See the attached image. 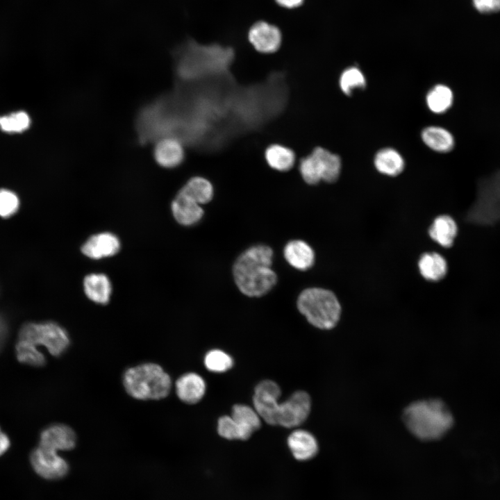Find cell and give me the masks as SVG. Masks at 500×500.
Returning a JSON list of instances; mask_svg holds the SVG:
<instances>
[{
  "label": "cell",
  "mask_w": 500,
  "mask_h": 500,
  "mask_svg": "<svg viewBox=\"0 0 500 500\" xmlns=\"http://www.w3.org/2000/svg\"><path fill=\"white\" fill-rule=\"evenodd\" d=\"M272 249L266 245L249 247L235 260L233 274L242 293L250 297L266 294L276 285L277 276L272 269Z\"/></svg>",
  "instance_id": "1"
},
{
  "label": "cell",
  "mask_w": 500,
  "mask_h": 500,
  "mask_svg": "<svg viewBox=\"0 0 500 500\" xmlns=\"http://www.w3.org/2000/svg\"><path fill=\"white\" fill-rule=\"evenodd\" d=\"M175 57L178 75L189 81L226 72L233 51L219 44L202 45L190 40L176 50Z\"/></svg>",
  "instance_id": "2"
},
{
  "label": "cell",
  "mask_w": 500,
  "mask_h": 500,
  "mask_svg": "<svg viewBox=\"0 0 500 500\" xmlns=\"http://www.w3.org/2000/svg\"><path fill=\"white\" fill-rule=\"evenodd\" d=\"M402 417L409 431L424 441L440 439L453 424L451 411L438 399L412 402L405 408Z\"/></svg>",
  "instance_id": "3"
},
{
  "label": "cell",
  "mask_w": 500,
  "mask_h": 500,
  "mask_svg": "<svg viewBox=\"0 0 500 500\" xmlns=\"http://www.w3.org/2000/svg\"><path fill=\"white\" fill-rule=\"evenodd\" d=\"M123 385L126 392L139 400H158L170 392L169 375L158 364L142 363L128 368L123 374Z\"/></svg>",
  "instance_id": "4"
},
{
  "label": "cell",
  "mask_w": 500,
  "mask_h": 500,
  "mask_svg": "<svg viewBox=\"0 0 500 500\" xmlns=\"http://www.w3.org/2000/svg\"><path fill=\"white\" fill-rule=\"evenodd\" d=\"M299 311L316 328L328 330L338 323L341 306L335 294L321 288L303 290L297 302Z\"/></svg>",
  "instance_id": "5"
},
{
  "label": "cell",
  "mask_w": 500,
  "mask_h": 500,
  "mask_svg": "<svg viewBox=\"0 0 500 500\" xmlns=\"http://www.w3.org/2000/svg\"><path fill=\"white\" fill-rule=\"evenodd\" d=\"M19 337V340L45 347L53 356L62 355L70 344L66 330L53 322L26 323L20 329Z\"/></svg>",
  "instance_id": "6"
},
{
  "label": "cell",
  "mask_w": 500,
  "mask_h": 500,
  "mask_svg": "<svg viewBox=\"0 0 500 500\" xmlns=\"http://www.w3.org/2000/svg\"><path fill=\"white\" fill-rule=\"evenodd\" d=\"M310 409L309 394L304 391H297L284 402L278 403L275 425L285 428L299 426L306 420Z\"/></svg>",
  "instance_id": "7"
},
{
  "label": "cell",
  "mask_w": 500,
  "mask_h": 500,
  "mask_svg": "<svg viewBox=\"0 0 500 500\" xmlns=\"http://www.w3.org/2000/svg\"><path fill=\"white\" fill-rule=\"evenodd\" d=\"M30 462L34 472L47 480H56L64 477L69 466L65 459L56 451L38 446L30 455Z\"/></svg>",
  "instance_id": "8"
},
{
  "label": "cell",
  "mask_w": 500,
  "mask_h": 500,
  "mask_svg": "<svg viewBox=\"0 0 500 500\" xmlns=\"http://www.w3.org/2000/svg\"><path fill=\"white\" fill-rule=\"evenodd\" d=\"M281 394L278 385L271 380L260 382L255 388L253 397V408L260 418L270 425H275Z\"/></svg>",
  "instance_id": "9"
},
{
  "label": "cell",
  "mask_w": 500,
  "mask_h": 500,
  "mask_svg": "<svg viewBox=\"0 0 500 500\" xmlns=\"http://www.w3.org/2000/svg\"><path fill=\"white\" fill-rule=\"evenodd\" d=\"M76 444L75 432L63 424H51L46 427L40 435L39 446L56 452L71 450Z\"/></svg>",
  "instance_id": "10"
},
{
  "label": "cell",
  "mask_w": 500,
  "mask_h": 500,
  "mask_svg": "<svg viewBox=\"0 0 500 500\" xmlns=\"http://www.w3.org/2000/svg\"><path fill=\"white\" fill-rule=\"evenodd\" d=\"M249 40L258 51L272 53L281 45V34L276 26L265 22H258L251 27Z\"/></svg>",
  "instance_id": "11"
},
{
  "label": "cell",
  "mask_w": 500,
  "mask_h": 500,
  "mask_svg": "<svg viewBox=\"0 0 500 500\" xmlns=\"http://www.w3.org/2000/svg\"><path fill=\"white\" fill-rule=\"evenodd\" d=\"M120 249L118 238L111 233H100L91 236L83 244L82 253L92 259H101L116 254Z\"/></svg>",
  "instance_id": "12"
},
{
  "label": "cell",
  "mask_w": 500,
  "mask_h": 500,
  "mask_svg": "<svg viewBox=\"0 0 500 500\" xmlns=\"http://www.w3.org/2000/svg\"><path fill=\"white\" fill-rule=\"evenodd\" d=\"M172 211L178 223L192 226L203 217L204 211L201 205L180 190L172 203Z\"/></svg>",
  "instance_id": "13"
},
{
  "label": "cell",
  "mask_w": 500,
  "mask_h": 500,
  "mask_svg": "<svg viewBox=\"0 0 500 500\" xmlns=\"http://www.w3.org/2000/svg\"><path fill=\"white\" fill-rule=\"evenodd\" d=\"M175 388L180 400L188 404H194L201 400L205 395L206 384L198 374L188 372L176 380Z\"/></svg>",
  "instance_id": "14"
},
{
  "label": "cell",
  "mask_w": 500,
  "mask_h": 500,
  "mask_svg": "<svg viewBox=\"0 0 500 500\" xmlns=\"http://www.w3.org/2000/svg\"><path fill=\"white\" fill-rule=\"evenodd\" d=\"M157 163L166 168L179 165L184 158V149L180 140L172 136L160 139L154 149Z\"/></svg>",
  "instance_id": "15"
},
{
  "label": "cell",
  "mask_w": 500,
  "mask_h": 500,
  "mask_svg": "<svg viewBox=\"0 0 500 500\" xmlns=\"http://www.w3.org/2000/svg\"><path fill=\"white\" fill-rule=\"evenodd\" d=\"M288 447L295 459L300 461L310 460L318 451V443L310 432L297 429L291 433L288 438Z\"/></svg>",
  "instance_id": "16"
},
{
  "label": "cell",
  "mask_w": 500,
  "mask_h": 500,
  "mask_svg": "<svg viewBox=\"0 0 500 500\" xmlns=\"http://www.w3.org/2000/svg\"><path fill=\"white\" fill-rule=\"evenodd\" d=\"M283 254L286 261L293 267L305 271L310 269L315 262V253L306 242L294 240L284 247Z\"/></svg>",
  "instance_id": "17"
},
{
  "label": "cell",
  "mask_w": 500,
  "mask_h": 500,
  "mask_svg": "<svg viewBox=\"0 0 500 500\" xmlns=\"http://www.w3.org/2000/svg\"><path fill=\"white\" fill-rule=\"evenodd\" d=\"M458 233V226L449 215L438 216L428 229L431 238L444 248L451 247Z\"/></svg>",
  "instance_id": "18"
},
{
  "label": "cell",
  "mask_w": 500,
  "mask_h": 500,
  "mask_svg": "<svg viewBox=\"0 0 500 500\" xmlns=\"http://www.w3.org/2000/svg\"><path fill=\"white\" fill-rule=\"evenodd\" d=\"M84 292L89 299L106 304L111 295L112 287L109 278L103 274H90L83 281Z\"/></svg>",
  "instance_id": "19"
},
{
  "label": "cell",
  "mask_w": 500,
  "mask_h": 500,
  "mask_svg": "<svg viewBox=\"0 0 500 500\" xmlns=\"http://www.w3.org/2000/svg\"><path fill=\"white\" fill-rule=\"evenodd\" d=\"M422 139L427 147L439 153L449 152L455 146L452 133L440 126H431L425 128L422 132Z\"/></svg>",
  "instance_id": "20"
},
{
  "label": "cell",
  "mask_w": 500,
  "mask_h": 500,
  "mask_svg": "<svg viewBox=\"0 0 500 500\" xmlns=\"http://www.w3.org/2000/svg\"><path fill=\"white\" fill-rule=\"evenodd\" d=\"M418 267L421 275L430 281H440L447 273L445 258L436 252L422 254L418 262Z\"/></svg>",
  "instance_id": "21"
},
{
  "label": "cell",
  "mask_w": 500,
  "mask_h": 500,
  "mask_svg": "<svg viewBox=\"0 0 500 500\" xmlns=\"http://www.w3.org/2000/svg\"><path fill=\"white\" fill-rule=\"evenodd\" d=\"M374 166L381 174L395 176L404 169L405 162L401 155L392 148H384L378 151L374 157Z\"/></svg>",
  "instance_id": "22"
},
{
  "label": "cell",
  "mask_w": 500,
  "mask_h": 500,
  "mask_svg": "<svg viewBox=\"0 0 500 500\" xmlns=\"http://www.w3.org/2000/svg\"><path fill=\"white\" fill-rule=\"evenodd\" d=\"M312 153L319 161L322 180L328 183L336 181L339 178L341 169L340 156L322 147L315 148Z\"/></svg>",
  "instance_id": "23"
},
{
  "label": "cell",
  "mask_w": 500,
  "mask_h": 500,
  "mask_svg": "<svg viewBox=\"0 0 500 500\" xmlns=\"http://www.w3.org/2000/svg\"><path fill=\"white\" fill-rule=\"evenodd\" d=\"M232 418L250 438L260 427L261 418L255 408L244 404L233 406Z\"/></svg>",
  "instance_id": "24"
},
{
  "label": "cell",
  "mask_w": 500,
  "mask_h": 500,
  "mask_svg": "<svg viewBox=\"0 0 500 500\" xmlns=\"http://www.w3.org/2000/svg\"><path fill=\"white\" fill-rule=\"evenodd\" d=\"M426 100L431 111L441 114L447 111L452 106L453 94L447 85L438 84L429 90Z\"/></svg>",
  "instance_id": "25"
},
{
  "label": "cell",
  "mask_w": 500,
  "mask_h": 500,
  "mask_svg": "<svg viewBox=\"0 0 500 500\" xmlns=\"http://www.w3.org/2000/svg\"><path fill=\"white\" fill-rule=\"evenodd\" d=\"M265 158L273 169L285 172L293 167L295 155L292 150L286 147L272 144L266 149Z\"/></svg>",
  "instance_id": "26"
},
{
  "label": "cell",
  "mask_w": 500,
  "mask_h": 500,
  "mask_svg": "<svg viewBox=\"0 0 500 500\" xmlns=\"http://www.w3.org/2000/svg\"><path fill=\"white\" fill-rule=\"evenodd\" d=\"M181 190L200 205L208 203L213 197V187L211 183L200 176L190 178Z\"/></svg>",
  "instance_id": "27"
},
{
  "label": "cell",
  "mask_w": 500,
  "mask_h": 500,
  "mask_svg": "<svg viewBox=\"0 0 500 500\" xmlns=\"http://www.w3.org/2000/svg\"><path fill=\"white\" fill-rule=\"evenodd\" d=\"M16 356L22 363L35 367L43 366L46 362L44 354L36 345L24 340H19L16 344Z\"/></svg>",
  "instance_id": "28"
},
{
  "label": "cell",
  "mask_w": 500,
  "mask_h": 500,
  "mask_svg": "<svg viewBox=\"0 0 500 500\" xmlns=\"http://www.w3.org/2000/svg\"><path fill=\"white\" fill-rule=\"evenodd\" d=\"M31 119L24 111L0 117V128L6 133H22L30 126Z\"/></svg>",
  "instance_id": "29"
},
{
  "label": "cell",
  "mask_w": 500,
  "mask_h": 500,
  "mask_svg": "<svg viewBox=\"0 0 500 500\" xmlns=\"http://www.w3.org/2000/svg\"><path fill=\"white\" fill-rule=\"evenodd\" d=\"M204 365L210 372L222 373L230 369L233 365V358L220 349L209 351L205 356Z\"/></svg>",
  "instance_id": "30"
},
{
  "label": "cell",
  "mask_w": 500,
  "mask_h": 500,
  "mask_svg": "<svg viewBox=\"0 0 500 500\" xmlns=\"http://www.w3.org/2000/svg\"><path fill=\"white\" fill-rule=\"evenodd\" d=\"M340 86L342 91L347 95H351L356 88H365L366 80L362 72L356 67L346 69L341 74Z\"/></svg>",
  "instance_id": "31"
},
{
  "label": "cell",
  "mask_w": 500,
  "mask_h": 500,
  "mask_svg": "<svg viewBox=\"0 0 500 500\" xmlns=\"http://www.w3.org/2000/svg\"><path fill=\"white\" fill-rule=\"evenodd\" d=\"M217 432L221 437L227 440H246L249 438L231 416L225 415L219 419Z\"/></svg>",
  "instance_id": "32"
},
{
  "label": "cell",
  "mask_w": 500,
  "mask_h": 500,
  "mask_svg": "<svg viewBox=\"0 0 500 500\" xmlns=\"http://www.w3.org/2000/svg\"><path fill=\"white\" fill-rule=\"evenodd\" d=\"M299 169L303 179L310 185L317 184L322 180L318 160L312 152L301 160Z\"/></svg>",
  "instance_id": "33"
},
{
  "label": "cell",
  "mask_w": 500,
  "mask_h": 500,
  "mask_svg": "<svg viewBox=\"0 0 500 500\" xmlns=\"http://www.w3.org/2000/svg\"><path fill=\"white\" fill-rule=\"evenodd\" d=\"M19 199L17 195L8 189H0V217L7 218L18 210Z\"/></svg>",
  "instance_id": "34"
},
{
  "label": "cell",
  "mask_w": 500,
  "mask_h": 500,
  "mask_svg": "<svg viewBox=\"0 0 500 500\" xmlns=\"http://www.w3.org/2000/svg\"><path fill=\"white\" fill-rule=\"evenodd\" d=\"M475 8L483 13H492L500 10V0H473Z\"/></svg>",
  "instance_id": "35"
},
{
  "label": "cell",
  "mask_w": 500,
  "mask_h": 500,
  "mask_svg": "<svg viewBox=\"0 0 500 500\" xmlns=\"http://www.w3.org/2000/svg\"><path fill=\"white\" fill-rule=\"evenodd\" d=\"M10 441L9 438L1 431L0 428V456L3 455L10 448Z\"/></svg>",
  "instance_id": "36"
},
{
  "label": "cell",
  "mask_w": 500,
  "mask_h": 500,
  "mask_svg": "<svg viewBox=\"0 0 500 500\" xmlns=\"http://www.w3.org/2000/svg\"><path fill=\"white\" fill-rule=\"evenodd\" d=\"M276 1L285 8H294L301 5L303 0H276Z\"/></svg>",
  "instance_id": "37"
},
{
  "label": "cell",
  "mask_w": 500,
  "mask_h": 500,
  "mask_svg": "<svg viewBox=\"0 0 500 500\" xmlns=\"http://www.w3.org/2000/svg\"><path fill=\"white\" fill-rule=\"evenodd\" d=\"M6 325L3 319L0 317V347L2 344L6 334Z\"/></svg>",
  "instance_id": "38"
}]
</instances>
